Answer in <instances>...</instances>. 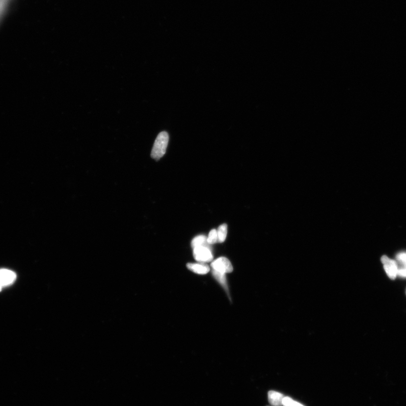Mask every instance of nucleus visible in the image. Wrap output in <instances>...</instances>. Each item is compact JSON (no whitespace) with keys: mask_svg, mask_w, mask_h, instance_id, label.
<instances>
[{"mask_svg":"<svg viewBox=\"0 0 406 406\" xmlns=\"http://www.w3.org/2000/svg\"><path fill=\"white\" fill-rule=\"evenodd\" d=\"M168 142L169 135L167 132H162L159 133L152 148L151 154L152 158L156 161L160 160L165 154Z\"/></svg>","mask_w":406,"mask_h":406,"instance_id":"obj_1","label":"nucleus"},{"mask_svg":"<svg viewBox=\"0 0 406 406\" xmlns=\"http://www.w3.org/2000/svg\"><path fill=\"white\" fill-rule=\"evenodd\" d=\"M212 271L220 274H226L233 271V267L226 257H220L211 264Z\"/></svg>","mask_w":406,"mask_h":406,"instance_id":"obj_2","label":"nucleus"},{"mask_svg":"<svg viewBox=\"0 0 406 406\" xmlns=\"http://www.w3.org/2000/svg\"><path fill=\"white\" fill-rule=\"evenodd\" d=\"M193 249L194 259L197 262L202 263L212 262L213 257L212 252L206 245L198 246Z\"/></svg>","mask_w":406,"mask_h":406,"instance_id":"obj_3","label":"nucleus"},{"mask_svg":"<svg viewBox=\"0 0 406 406\" xmlns=\"http://www.w3.org/2000/svg\"><path fill=\"white\" fill-rule=\"evenodd\" d=\"M381 261H382L387 276L391 280H394L398 276V266L396 261L391 260L386 256H383Z\"/></svg>","mask_w":406,"mask_h":406,"instance_id":"obj_4","label":"nucleus"},{"mask_svg":"<svg viewBox=\"0 0 406 406\" xmlns=\"http://www.w3.org/2000/svg\"><path fill=\"white\" fill-rule=\"evenodd\" d=\"M16 274L13 271L7 269H0V287L12 284L15 281Z\"/></svg>","mask_w":406,"mask_h":406,"instance_id":"obj_5","label":"nucleus"},{"mask_svg":"<svg viewBox=\"0 0 406 406\" xmlns=\"http://www.w3.org/2000/svg\"><path fill=\"white\" fill-rule=\"evenodd\" d=\"M396 261L398 266V276L406 278V252L397 254Z\"/></svg>","mask_w":406,"mask_h":406,"instance_id":"obj_6","label":"nucleus"},{"mask_svg":"<svg viewBox=\"0 0 406 406\" xmlns=\"http://www.w3.org/2000/svg\"><path fill=\"white\" fill-rule=\"evenodd\" d=\"M285 396L277 391L271 390L268 392V401L272 406H283V400Z\"/></svg>","mask_w":406,"mask_h":406,"instance_id":"obj_7","label":"nucleus"},{"mask_svg":"<svg viewBox=\"0 0 406 406\" xmlns=\"http://www.w3.org/2000/svg\"><path fill=\"white\" fill-rule=\"evenodd\" d=\"M187 267L188 270L199 275H205L210 271L209 267L203 264L188 263L187 264Z\"/></svg>","mask_w":406,"mask_h":406,"instance_id":"obj_8","label":"nucleus"},{"mask_svg":"<svg viewBox=\"0 0 406 406\" xmlns=\"http://www.w3.org/2000/svg\"><path fill=\"white\" fill-rule=\"evenodd\" d=\"M218 236V242L223 243L225 241L227 234V225L226 224H221L217 230Z\"/></svg>","mask_w":406,"mask_h":406,"instance_id":"obj_9","label":"nucleus"},{"mask_svg":"<svg viewBox=\"0 0 406 406\" xmlns=\"http://www.w3.org/2000/svg\"><path fill=\"white\" fill-rule=\"evenodd\" d=\"M212 274L214 278L216 280L222 285V287L225 289L226 291H228L227 284L226 282V278L225 274H220L217 272L212 271Z\"/></svg>","mask_w":406,"mask_h":406,"instance_id":"obj_10","label":"nucleus"},{"mask_svg":"<svg viewBox=\"0 0 406 406\" xmlns=\"http://www.w3.org/2000/svg\"><path fill=\"white\" fill-rule=\"evenodd\" d=\"M207 238L204 235H199L195 237L191 242V246L193 248L198 247V246L206 245V244H208Z\"/></svg>","mask_w":406,"mask_h":406,"instance_id":"obj_11","label":"nucleus"},{"mask_svg":"<svg viewBox=\"0 0 406 406\" xmlns=\"http://www.w3.org/2000/svg\"><path fill=\"white\" fill-rule=\"evenodd\" d=\"M206 241H207L208 244H215L216 243L218 242V236H217L216 230L213 229L210 231Z\"/></svg>","mask_w":406,"mask_h":406,"instance_id":"obj_12","label":"nucleus"},{"mask_svg":"<svg viewBox=\"0 0 406 406\" xmlns=\"http://www.w3.org/2000/svg\"><path fill=\"white\" fill-rule=\"evenodd\" d=\"M283 406H304L302 404L292 400L289 397H285L283 400Z\"/></svg>","mask_w":406,"mask_h":406,"instance_id":"obj_13","label":"nucleus"},{"mask_svg":"<svg viewBox=\"0 0 406 406\" xmlns=\"http://www.w3.org/2000/svg\"><path fill=\"white\" fill-rule=\"evenodd\" d=\"M10 1V0H0V20L2 19L8 9Z\"/></svg>","mask_w":406,"mask_h":406,"instance_id":"obj_14","label":"nucleus"},{"mask_svg":"<svg viewBox=\"0 0 406 406\" xmlns=\"http://www.w3.org/2000/svg\"><path fill=\"white\" fill-rule=\"evenodd\" d=\"M1 289H2V288H1V287H0V291H1Z\"/></svg>","mask_w":406,"mask_h":406,"instance_id":"obj_15","label":"nucleus"}]
</instances>
